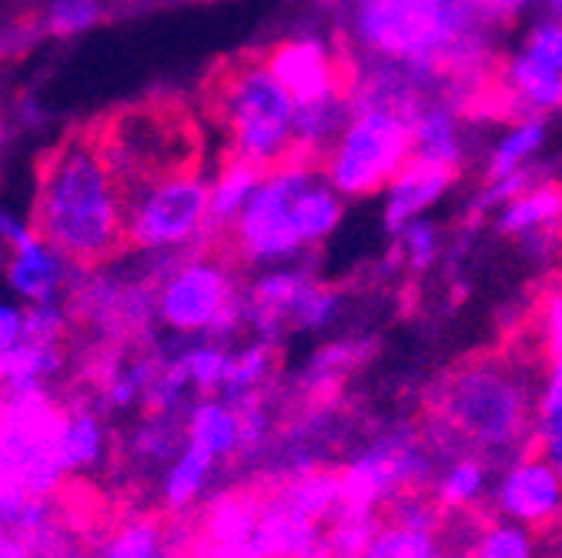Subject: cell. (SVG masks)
<instances>
[{
    "mask_svg": "<svg viewBox=\"0 0 562 558\" xmlns=\"http://www.w3.org/2000/svg\"><path fill=\"white\" fill-rule=\"evenodd\" d=\"M536 334L526 344L482 352L452 365L429 391L426 442L439 462L475 452L492 465L532 448L539 425L542 358Z\"/></svg>",
    "mask_w": 562,
    "mask_h": 558,
    "instance_id": "obj_1",
    "label": "cell"
},
{
    "mask_svg": "<svg viewBox=\"0 0 562 558\" xmlns=\"http://www.w3.org/2000/svg\"><path fill=\"white\" fill-rule=\"evenodd\" d=\"M124 187L108 164L101 134L75 130L41 164L34 228L67 261L94 267L124 244Z\"/></svg>",
    "mask_w": 562,
    "mask_h": 558,
    "instance_id": "obj_2",
    "label": "cell"
},
{
    "mask_svg": "<svg viewBox=\"0 0 562 558\" xmlns=\"http://www.w3.org/2000/svg\"><path fill=\"white\" fill-rule=\"evenodd\" d=\"M211 117L228 137V155L274 168L295 158L299 107L274 81L265 57H238L211 78Z\"/></svg>",
    "mask_w": 562,
    "mask_h": 558,
    "instance_id": "obj_3",
    "label": "cell"
},
{
    "mask_svg": "<svg viewBox=\"0 0 562 558\" xmlns=\"http://www.w3.org/2000/svg\"><path fill=\"white\" fill-rule=\"evenodd\" d=\"M155 318L171 338L228 341L245 328V292L228 261L201 251L175 254L155 282Z\"/></svg>",
    "mask_w": 562,
    "mask_h": 558,
    "instance_id": "obj_4",
    "label": "cell"
},
{
    "mask_svg": "<svg viewBox=\"0 0 562 558\" xmlns=\"http://www.w3.org/2000/svg\"><path fill=\"white\" fill-rule=\"evenodd\" d=\"M127 248L140 254H191L211 238V178L198 168L158 178L127 194Z\"/></svg>",
    "mask_w": 562,
    "mask_h": 558,
    "instance_id": "obj_5",
    "label": "cell"
},
{
    "mask_svg": "<svg viewBox=\"0 0 562 558\" xmlns=\"http://www.w3.org/2000/svg\"><path fill=\"white\" fill-rule=\"evenodd\" d=\"M439 471V458L426 442V432L412 425H392L372 432L362 445L351 448L338 468L341 505L385 512L408 492H429Z\"/></svg>",
    "mask_w": 562,
    "mask_h": 558,
    "instance_id": "obj_6",
    "label": "cell"
},
{
    "mask_svg": "<svg viewBox=\"0 0 562 558\" xmlns=\"http://www.w3.org/2000/svg\"><path fill=\"white\" fill-rule=\"evenodd\" d=\"M315 174V164L299 158H289L265 171L261 184L255 187L251 201L228 231L238 261L271 267L295 261L308 248L299 221V194Z\"/></svg>",
    "mask_w": 562,
    "mask_h": 558,
    "instance_id": "obj_7",
    "label": "cell"
},
{
    "mask_svg": "<svg viewBox=\"0 0 562 558\" xmlns=\"http://www.w3.org/2000/svg\"><path fill=\"white\" fill-rule=\"evenodd\" d=\"M67 401L50 388L0 398V462L34 496H57L70 478L64 462Z\"/></svg>",
    "mask_w": 562,
    "mask_h": 558,
    "instance_id": "obj_8",
    "label": "cell"
},
{
    "mask_svg": "<svg viewBox=\"0 0 562 558\" xmlns=\"http://www.w3.org/2000/svg\"><path fill=\"white\" fill-rule=\"evenodd\" d=\"M412 158V121L382 107H351L328 148L325 178L341 197H366L395 181Z\"/></svg>",
    "mask_w": 562,
    "mask_h": 558,
    "instance_id": "obj_9",
    "label": "cell"
},
{
    "mask_svg": "<svg viewBox=\"0 0 562 558\" xmlns=\"http://www.w3.org/2000/svg\"><path fill=\"white\" fill-rule=\"evenodd\" d=\"M101 148L124 187V201L158 178L194 168L191 121L171 107H131L117 114L101 134Z\"/></svg>",
    "mask_w": 562,
    "mask_h": 558,
    "instance_id": "obj_10",
    "label": "cell"
},
{
    "mask_svg": "<svg viewBox=\"0 0 562 558\" xmlns=\"http://www.w3.org/2000/svg\"><path fill=\"white\" fill-rule=\"evenodd\" d=\"M70 318L78 324H88L104 341L114 344H140L151 341L155 318V274H117L94 267H78L75 282L64 298Z\"/></svg>",
    "mask_w": 562,
    "mask_h": 558,
    "instance_id": "obj_11",
    "label": "cell"
},
{
    "mask_svg": "<svg viewBox=\"0 0 562 558\" xmlns=\"http://www.w3.org/2000/svg\"><path fill=\"white\" fill-rule=\"evenodd\" d=\"M261 57L299 111L335 107V104H348L351 98L356 78H351L348 64L338 54H331V47L315 34L285 37L271 44L268 54Z\"/></svg>",
    "mask_w": 562,
    "mask_h": 558,
    "instance_id": "obj_12",
    "label": "cell"
},
{
    "mask_svg": "<svg viewBox=\"0 0 562 558\" xmlns=\"http://www.w3.org/2000/svg\"><path fill=\"white\" fill-rule=\"evenodd\" d=\"M488 502L499 519L546 535L562 525V478L536 448H529L503 465Z\"/></svg>",
    "mask_w": 562,
    "mask_h": 558,
    "instance_id": "obj_13",
    "label": "cell"
},
{
    "mask_svg": "<svg viewBox=\"0 0 562 558\" xmlns=\"http://www.w3.org/2000/svg\"><path fill=\"white\" fill-rule=\"evenodd\" d=\"M359 558H452L442 509L429 492L395 499Z\"/></svg>",
    "mask_w": 562,
    "mask_h": 558,
    "instance_id": "obj_14",
    "label": "cell"
},
{
    "mask_svg": "<svg viewBox=\"0 0 562 558\" xmlns=\"http://www.w3.org/2000/svg\"><path fill=\"white\" fill-rule=\"evenodd\" d=\"M261 519V492L255 488H225L204 502L201 522L191 532L184 558H248L255 551Z\"/></svg>",
    "mask_w": 562,
    "mask_h": 558,
    "instance_id": "obj_15",
    "label": "cell"
},
{
    "mask_svg": "<svg viewBox=\"0 0 562 558\" xmlns=\"http://www.w3.org/2000/svg\"><path fill=\"white\" fill-rule=\"evenodd\" d=\"M312 282H315V274L295 261L261 267L251 277V285L245 288V328H251L255 338L278 344L292 331L289 328L292 311Z\"/></svg>",
    "mask_w": 562,
    "mask_h": 558,
    "instance_id": "obj_16",
    "label": "cell"
},
{
    "mask_svg": "<svg viewBox=\"0 0 562 558\" xmlns=\"http://www.w3.org/2000/svg\"><path fill=\"white\" fill-rule=\"evenodd\" d=\"M81 264L67 261L50 241H44L41 235H34L31 241L18 244L8 251V264H4V282L11 288V295L24 305L34 301H64L67 288L75 282Z\"/></svg>",
    "mask_w": 562,
    "mask_h": 558,
    "instance_id": "obj_17",
    "label": "cell"
},
{
    "mask_svg": "<svg viewBox=\"0 0 562 558\" xmlns=\"http://www.w3.org/2000/svg\"><path fill=\"white\" fill-rule=\"evenodd\" d=\"M325 525L328 522L299 512L274 488H265L255 551L265 558H328Z\"/></svg>",
    "mask_w": 562,
    "mask_h": 558,
    "instance_id": "obj_18",
    "label": "cell"
},
{
    "mask_svg": "<svg viewBox=\"0 0 562 558\" xmlns=\"http://www.w3.org/2000/svg\"><path fill=\"white\" fill-rule=\"evenodd\" d=\"M456 174H459L456 164H442V161L412 155L408 164L385 187V228L395 235L408 221H418L422 212H429L432 204H439L446 197Z\"/></svg>",
    "mask_w": 562,
    "mask_h": 558,
    "instance_id": "obj_19",
    "label": "cell"
},
{
    "mask_svg": "<svg viewBox=\"0 0 562 558\" xmlns=\"http://www.w3.org/2000/svg\"><path fill=\"white\" fill-rule=\"evenodd\" d=\"M496 228L509 238L529 241L532 248H546L562 231V184L536 178L516 197L499 204Z\"/></svg>",
    "mask_w": 562,
    "mask_h": 558,
    "instance_id": "obj_20",
    "label": "cell"
},
{
    "mask_svg": "<svg viewBox=\"0 0 562 558\" xmlns=\"http://www.w3.org/2000/svg\"><path fill=\"white\" fill-rule=\"evenodd\" d=\"M372 355V341H331L299 368L292 382V398L295 405H315V401H335L341 385L348 382L351 372H359Z\"/></svg>",
    "mask_w": 562,
    "mask_h": 558,
    "instance_id": "obj_21",
    "label": "cell"
},
{
    "mask_svg": "<svg viewBox=\"0 0 562 558\" xmlns=\"http://www.w3.org/2000/svg\"><path fill=\"white\" fill-rule=\"evenodd\" d=\"M218 475H222V462H215L211 455H204L184 442V448L158 475L161 509L175 519L198 512V505H204L211 496H215Z\"/></svg>",
    "mask_w": 562,
    "mask_h": 558,
    "instance_id": "obj_22",
    "label": "cell"
},
{
    "mask_svg": "<svg viewBox=\"0 0 562 558\" xmlns=\"http://www.w3.org/2000/svg\"><path fill=\"white\" fill-rule=\"evenodd\" d=\"M181 422H184V442L191 448L211 455L222 465L238 462L241 418H238V405L235 401H228L222 395L194 398L188 405V411L181 414Z\"/></svg>",
    "mask_w": 562,
    "mask_h": 558,
    "instance_id": "obj_23",
    "label": "cell"
},
{
    "mask_svg": "<svg viewBox=\"0 0 562 558\" xmlns=\"http://www.w3.org/2000/svg\"><path fill=\"white\" fill-rule=\"evenodd\" d=\"M191 532L181 522L134 515L111 528L94 558H184Z\"/></svg>",
    "mask_w": 562,
    "mask_h": 558,
    "instance_id": "obj_24",
    "label": "cell"
},
{
    "mask_svg": "<svg viewBox=\"0 0 562 558\" xmlns=\"http://www.w3.org/2000/svg\"><path fill=\"white\" fill-rule=\"evenodd\" d=\"M111 425L108 414L94 405V398L67 401V422H64V462L70 475H94L111 458Z\"/></svg>",
    "mask_w": 562,
    "mask_h": 558,
    "instance_id": "obj_25",
    "label": "cell"
},
{
    "mask_svg": "<svg viewBox=\"0 0 562 558\" xmlns=\"http://www.w3.org/2000/svg\"><path fill=\"white\" fill-rule=\"evenodd\" d=\"M184 448V422L181 414L145 411L121 435V455L137 475H161L165 465Z\"/></svg>",
    "mask_w": 562,
    "mask_h": 558,
    "instance_id": "obj_26",
    "label": "cell"
},
{
    "mask_svg": "<svg viewBox=\"0 0 562 558\" xmlns=\"http://www.w3.org/2000/svg\"><path fill=\"white\" fill-rule=\"evenodd\" d=\"M488 492H492V462L475 452H462L439 462V471L429 488V496L442 509V515L479 512Z\"/></svg>",
    "mask_w": 562,
    "mask_h": 558,
    "instance_id": "obj_27",
    "label": "cell"
},
{
    "mask_svg": "<svg viewBox=\"0 0 562 558\" xmlns=\"http://www.w3.org/2000/svg\"><path fill=\"white\" fill-rule=\"evenodd\" d=\"M532 331L542 358V382H539V418H542L562 408V282L542 292Z\"/></svg>",
    "mask_w": 562,
    "mask_h": 558,
    "instance_id": "obj_28",
    "label": "cell"
},
{
    "mask_svg": "<svg viewBox=\"0 0 562 558\" xmlns=\"http://www.w3.org/2000/svg\"><path fill=\"white\" fill-rule=\"evenodd\" d=\"M64 372V344L21 341L0 355V398L50 388Z\"/></svg>",
    "mask_w": 562,
    "mask_h": 558,
    "instance_id": "obj_29",
    "label": "cell"
},
{
    "mask_svg": "<svg viewBox=\"0 0 562 558\" xmlns=\"http://www.w3.org/2000/svg\"><path fill=\"white\" fill-rule=\"evenodd\" d=\"M268 168L245 161V158H225V164L218 168V174L211 178V238L222 241L232 225L238 221V215L245 212V204L251 201L255 187L261 184Z\"/></svg>",
    "mask_w": 562,
    "mask_h": 558,
    "instance_id": "obj_30",
    "label": "cell"
},
{
    "mask_svg": "<svg viewBox=\"0 0 562 558\" xmlns=\"http://www.w3.org/2000/svg\"><path fill=\"white\" fill-rule=\"evenodd\" d=\"M278 375V352L274 344L255 338L241 348H232V362H228V375L222 385V398L228 401H245L255 395H268L271 382Z\"/></svg>",
    "mask_w": 562,
    "mask_h": 558,
    "instance_id": "obj_31",
    "label": "cell"
},
{
    "mask_svg": "<svg viewBox=\"0 0 562 558\" xmlns=\"http://www.w3.org/2000/svg\"><path fill=\"white\" fill-rule=\"evenodd\" d=\"M412 155L456 164L462 161V145H459V124H456V107L442 101H429L412 121Z\"/></svg>",
    "mask_w": 562,
    "mask_h": 558,
    "instance_id": "obj_32",
    "label": "cell"
},
{
    "mask_svg": "<svg viewBox=\"0 0 562 558\" xmlns=\"http://www.w3.org/2000/svg\"><path fill=\"white\" fill-rule=\"evenodd\" d=\"M462 558H539V538L509 519L482 515Z\"/></svg>",
    "mask_w": 562,
    "mask_h": 558,
    "instance_id": "obj_33",
    "label": "cell"
},
{
    "mask_svg": "<svg viewBox=\"0 0 562 558\" xmlns=\"http://www.w3.org/2000/svg\"><path fill=\"white\" fill-rule=\"evenodd\" d=\"M184 344L178 348V362L194 388L198 398L204 395H222L228 362H232V348L228 341L218 338H181Z\"/></svg>",
    "mask_w": 562,
    "mask_h": 558,
    "instance_id": "obj_34",
    "label": "cell"
},
{
    "mask_svg": "<svg viewBox=\"0 0 562 558\" xmlns=\"http://www.w3.org/2000/svg\"><path fill=\"white\" fill-rule=\"evenodd\" d=\"M542 141H546V124L539 117L516 121L499 137V145L492 148V155H488V168H485L488 184H496L503 178H513V174L526 171L529 168V158L542 148Z\"/></svg>",
    "mask_w": 562,
    "mask_h": 558,
    "instance_id": "obj_35",
    "label": "cell"
},
{
    "mask_svg": "<svg viewBox=\"0 0 562 558\" xmlns=\"http://www.w3.org/2000/svg\"><path fill=\"white\" fill-rule=\"evenodd\" d=\"M104 18V0H50L44 31L54 37H78Z\"/></svg>",
    "mask_w": 562,
    "mask_h": 558,
    "instance_id": "obj_36",
    "label": "cell"
},
{
    "mask_svg": "<svg viewBox=\"0 0 562 558\" xmlns=\"http://www.w3.org/2000/svg\"><path fill=\"white\" fill-rule=\"evenodd\" d=\"M338 311H341L338 288H331V285H325V282H318V277H315V282L305 288V295L299 298L289 328L292 331H322V328H328L338 318Z\"/></svg>",
    "mask_w": 562,
    "mask_h": 558,
    "instance_id": "obj_37",
    "label": "cell"
},
{
    "mask_svg": "<svg viewBox=\"0 0 562 558\" xmlns=\"http://www.w3.org/2000/svg\"><path fill=\"white\" fill-rule=\"evenodd\" d=\"M70 324L67 305L64 301H34L24 305V341H37V344H64Z\"/></svg>",
    "mask_w": 562,
    "mask_h": 558,
    "instance_id": "obj_38",
    "label": "cell"
},
{
    "mask_svg": "<svg viewBox=\"0 0 562 558\" xmlns=\"http://www.w3.org/2000/svg\"><path fill=\"white\" fill-rule=\"evenodd\" d=\"M398 238V248H402V258L412 271H426L432 261H436V251H439V235L429 221H408L402 231H395Z\"/></svg>",
    "mask_w": 562,
    "mask_h": 558,
    "instance_id": "obj_39",
    "label": "cell"
},
{
    "mask_svg": "<svg viewBox=\"0 0 562 558\" xmlns=\"http://www.w3.org/2000/svg\"><path fill=\"white\" fill-rule=\"evenodd\" d=\"M522 54H529L532 60L546 64L549 71L562 75V21L549 18L542 24H536L522 44Z\"/></svg>",
    "mask_w": 562,
    "mask_h": 558,
    "instance_id": "obj_40",
    "label": "cell"
},
{
    "mask_svg": "<svg viewBox=\"0 0 562 558\" xmlns=\"http://www.w3.org/2000/svg\"><path fill=\"white\" fill-rule=\"evenodd\" d=\"M532 448H536V452L559 471V478H562V408L539 418Z\"/></svg>",
    "mask_w": 562,
    "mask_h": 558,
    "instance_id": "obj_41",
    "label": "cell"
},
{
    "mask_svg": "<svg viewBox=\"0 0 562 558\" xmlns=\"http://www.w3.org/2000/svg\"><path fill=\"white\" fill-rule=\"evenodd\" d=\"M24 341V308L18 301H0V355Z\"/></svg>",
    "mask_w": 562,
    "mask_h": 558,
    "instance_id": "obj_42",
    "label": "cell"
},
{
    "mask_svg": "<svg viewBox=\"0 0 562 558\" xmlns=\"http://www.w3.org/2000/svg\"><path fill=\"white\" fill-rule=\"evenodd\" d=\"M34 235H37L34 221H24V218H18L14 212H8V207H0V244H4V251H11V248L31 241Z\"/></svg>",
    "mask_w": 562,
    "mask_h": 558,
    "instance_id": "obj_43",
    "label": "cell"
},
{
    "mask_svg": "<svg viewBox=\"0 0 562 558\" xmlns=\"http://www.w3.org/2000/svg\"><path fill=\"white\" fill-rule=\"evenodd\" d=\"M37 558H91V555L78 545V538L70 535L67 528H60L54 538H47V542L41 545Z\"/></svg>",
    "mask_w": 562,
    "mask_h": 558,
    "instance_id": "obj_44",
    "label": "cell"
},
{
    "mask_svg": "<svg viewBox=\"0 0 562 558\" xmlns=\"http://www.w3.org/2000/svg\"><path fill=\"white\" fill-rule=\"evenodd\" d=\"M475 4L485 21H509L529 4V0H475Z\"/></svg>",
    "mask_w": 562,
    "mask_h": 558,
    "instance_id": "obj_45",
    "label": "cell"
},
{
    "mask_svg": "<svg viewBox=\"0 0 562 558\" xmlns=\"http://www.w3.org/2000/svg\"><path fill=\"white\" fill-rule=\"evenodd\" d=\"M0 558H37V545L24 535L0 532Z\"/></svg>",
    "mask_w": 562,
    "mask_h": 558,
    "instance_id": "obj_46",
    "label": "cell"
},
{
    "mask_svg": "<svg viewBox=\"0 0 562 558\" xmlns=\"http://www.w3.org/2000/svg\"><path fill=\"white\" fill-rule=\"evenodd\" d=\"M18 114H21V121H24L27 127H41V124H44V111H41V104H34L31 98L21 101Z\"/></svg>",
    "mask_w": 562,
    "mask_h": 558,
    "instance_id": "obj_47",
    "label": "cell"
},
{
    "mask_svg": "<svg viewBox=\"0 0 562 558\" xmlns=\"http://www.w3.org/2000/svg\"><path fill=\"white\" fill-rule=\"evenodd\" d=\"M8 141H11V130L4 124V117H0V161H4V151H8Z\"/></svg>",
    "mask_w": 562,
    "mask_h": 558,
    "instance_id": "obj_48",
    "label": "cell"
},
{
    "mask_svg": "<svg viewBox=\"0 0 562 558\" xmlns=\"http://www.w3.org/2000/svg\"><path fill=\"white\" fill-rule=\"evenodd\" d=\"M546 8L555 21H562V0H546Z\"/></svg>",
    "mask_w": 562,
    "mask_h": 558,
    "instance_id": "obj_49",
    "label": "cell"
},
{
    "mask_svg": "<svg viewBox=\"0 0 562 558\" xmlns=\"http://www.w3.org/2000/svg\"><path fill=\"white\" fill-rule=\"evenodd\" d=\"M248 558H265V555H248Z\"/></svg>",
    "mask_w": 562,
    "mask_h": 558,
    "instance_id": "obj_50",
    "label": "cell"
}]
</instances>
